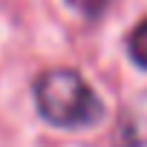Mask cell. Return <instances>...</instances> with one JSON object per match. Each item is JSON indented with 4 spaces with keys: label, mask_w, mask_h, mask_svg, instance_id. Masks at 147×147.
Segmentation results:
<instances>
[{
    "label": "cell",
    "mask_w": 147,
    "mask_h": 147,
    "mask_svg": "<svg viewBox=\"0 0 147 147\" xmlns=\"http://www.w3.org/2000/svg\"><path fill=\"white\" fill-rule=\"evenodd\" d=\"M35 104L38 113L63 130H81L104 115V104L95 90L75 69H49L35 81Z\"/></svg>",
    "instance_id": "cell-1"
},
{
    "label": "cell",
    "mask_w": 147,
    "mask_h": 147,
    "mask_svg": "<svg viewBox=\"0 0 147 147\" xmlns=\"http://www.w3.org/2000/svg\"><path fill=\"white\" fill-rule=\"evenodd\" d=\"M144 144H147V92H141L124 107L115 130V147H144Z\"/></svg>",
    "instance_id": "cell-2"
},
{
    "label": "cell",
    "mask_w": 147,
    "mask_h": 147,
    "mask_svg": "<svg viewBox=\"0 0 147 147\" xmlns=\"http://www.w3.org/2000/svg\"><path fill=\"white\" fill-rule=\"evenodd\" d=\"M127 49H130L133 63H138L141 69H147V18L130 32V43H127Z\"/></svg>",
    "instance_id": "cell-3"
},
{
    "label": "cell",
    "mask_w": 147,
    "mask_h": 147,
    "mask_svg": "<svg viewBox=\"0 0 147 147\" xmlns=\"http://www.w3.org/2000/svg\"><path fill=\"white\" fill-rule=\"evenodd\" d=\"M69 3L75 6L78 12H84V15H92V18H95V15H101V9L110 3V0H69Z\"/></svg>",
    "instance_id": "cell-4"
}]
</instances>
